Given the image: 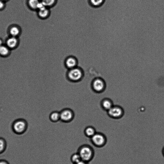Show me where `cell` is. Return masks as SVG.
<instances>
[{"label":"cell","instance_id":"15","mask_svg":"<svg viewBox=\"0 0 164 164\" xmlns=\"http://www.w3.org/2000/svg\"><path fill=\"white\" fill-rule=\"evenodd\" d=\"M40 2V0H28V6L32 10H37L38 6Z\"/></svg>","mask_w":164,"mask_h":164},{"label":"cell","instance_id":"19","mask_svg":"<svg viewBox=\"0 0 164 164\" xmlns=\"http://www.w3.org/2000/svg\"><path fill=\"white\" fill-rule=\"evenodd\" d=\"M71 160L73 164L77 163L82 160L81 157L78 153L73 154L71 157Z\"/></svg>","mask_w":164,"mask_h":164},{"label":"cell","instance_id":"3","mask_svg":"<svg viewBox=\"0 0 164 164\" xmlns=\"http://www.w3.org/2000/svg\"><path fill=\"white\" fill-rule=\"evenodd\" d=\"M27 128V123L25 120L19 119L16 120L12 125L14 132L17 134H22L26 131Z\"/></svg>","mask_w":164,"mask_h":164},{"label":"cell","instance_id":"6","mask_svg":"<svg viewBox=\"0 0 164 164\" xmlns=\"http://www.w3.org/2000/svg\"><path fill=\"white\" fill-rule=\"evenodd\" d=\"M109 116L112 118L119 119L121 118L124 114L123 109L120 107L113 106L107 111Z\"/></svg>","mask_w":164,"mask_h":164},{"label":"cell","instance_id":"21","mask_svg":"<svg viewBox=\"0 0 164 164\" xmlns=\"http://www.w3.org/2000/svg\"><path fill=\"white\" fill-rule=\"evenodd\" d=\"M5 7V2L0 0V10L3 9Z\"/></svg>","mask_w":164,"mask_h":164},{"label":"cell","instance_id":"20","mask_svg":"<svg viewBox=\"0 0 164 164\" xmlns=\"http://www.w3.org/2000/svg\"><path fill=\"white\" fill-rule=\"evenodd\" d=\"M6 146V142L3 139L0 138V153H3L5 150Z\"/></svg>","mask_w":164,"mask_h":164},{"label":"cell","instance_id":"25","mask_svg":"<svg viewBox=\"0 0 164 164\" xmlns=\"http://www.w3.org/2000/svg\"><path fill=\"white\" fill-rule=\"evenodd\" d=\"M162 155L164 157V147L163 148L162 150Z\"/></svg>","mask_w":164,"mask_h":164},{"label":"cell","instance_id":"8","mask_svg":"<svg viewBox=\"0 0 164 164\" xmlns=\"http://www.w3.org/2000/svg\"><path fill=\"white\" fill-rule=\"evenodd\" d=\"M64 64L68 70L77 67L78 61L76 57L72 56L67 57L65 59Z\"/></svg>","mask_w":164,"mask_h":164},{"label":"cell","instance_id":"18","mask_svg":"<svg viewBox=\"0 0 164 164\" xmlns=\"http://www.w3.org/2000/svg\"><path fill=\"white\" fill-rule=\"evenodd\" d=\"M104 0H90V4L92 7L98 8L103 4Z\"/></svg>","mask_w":164,"mask_h":164},{"label":"cell","instance_id":"17","mask_svg":"<svg viewBox=\"0 0 164 164\" xmlns=\"http://www.w3.org/2000/svg\"><path fill=\"white\" fill-rule=\"evenodd\" d=\"M49 118L53 122H57L60 120V112L55 111L52 112L50 115Z\"/></svg>","mask_w":164,"mask_h":164},{"label":"cell","instance_id":"5","mask_svg":"<svg viewBox=\"0 0 164 164\" xmlns=\"http://www.w3.org/2000/svg\"><path fill=\"white\" fill-rule=\"evenodd\" d=\"M92 89L97 93L103 92L105 89L106 85L105 81L100 78L95 79L92 83Z\"/></svg>","mask_w":164,"mask_h":164},{"label":"cell","instance_id":"16","mask_svg":"<svg viewBox=\"0 0 164 164\" xmlns=\"http://www.w3.org/2000/svg\"><path fill=\"white\" fill-rule=\"evenodd\" d=\"M41 2L46 7L49 8L56 5L57 0H41Z\"/></svg>","mask_w":164,"mask_h":164},{"label":"cell","instance_id":"22","mask_svg":"<svg viewBox=\"0 0 164 164\" xmlns=\"http://www.w3.org/2000/svg\"><path fill=\"white\" fill-rule=\"evenodd\" d=\"M75 164H88V162L82 160L78 163Z\"/></svg>","mask_w":164,"mask_h":164},{"label":"cell","instance_id":"12","mask_svg":"<svg viewBox=\"0 0 164 164\" xmlns=\"http://www.w3.org/2000/svg\"><path fill=\"white\" fill-rule=\"evenodd\" d=\"M20 28L17 26L11 27L9 30V33L11 36L17 37L21 33Z\"/></svg>","mask_w":164,"mask_h":164},{"label":"cell","instance_id":"24","mask_svg":"<svg viewBox=\"0 0 164 164\" xmlns=\"http://www.w3.org/2000/svg\"><path fill=\"white\" fill-rule=\"evenodd\" d=\"M3 45V40L0 38V46Z\"/></svg>","mask_w":164,"mask_h":164},{"label":"cell","instance_id":"2","mask_svg":"<svg viewBox=\"0 0 164 164\" xmlns=\"http://www.w3.org/2000/svg\"><path fill=\"white\" fill-rule=\"evenodd\" d=\"M83 77V71L79 67L68 70L67 71V77L71 81L74 82L80 81L82 78Z\"/></svg>","mask_w":164,"mask_h":164},{"label":"cell","instance_id":"9","mask_svg":"<svg viewBox=\"0 0 164 164\" xmlns=\"http://www.w3.org/2000/svg\"><path fill=\"white\" fill-rule=\"evenodd\" d=\"M37 15L41 19H46L49 17L51 14L50 8L46 7L37 10Z\"/></svg>","mask_w":164,"mask_h":164},{"label":"cell","instance_id":"26","mask_svg":"<svg viewBox=\"0 0 164 164\" xmlns=\"http://www.w3.org/2000/svg\"><path fill=\"white\" fill-rule=\"evenodd\" d=\"M2 1H3L4 2H5L8 1V0H2Z\"/></svg>","mask_w":164,"mask_h":164},{"label":"cell","instance_id":"11","mask_svg":"<svg viewBox=\"0 0 164 164\" xmlns=\"http://www.w3.org/2000/svg\"><path fill=\"white\" fill-rule=\"evenodd\" d=\"M101 105L104 110L107 111L113 106L112 100L108 98L104 99L101 103Z\"/></svg>","mask_w":164,"mask_h":164},{"label":"cell","instance_id":"7","mask_svg":"<svg viewBox=\"0 0 164 164\" xmlns=\"http://www.w3.org/2000/svg\"><path fill=\"white\" fill-rule=\"evenodd\" d=\"M60 120L64 122H69L72 120L74 117V113L72 111L69 109L62 110L60 112Z\"/></svg>","mask_w":164,"mask_h":164},{"label":"cell","instance_id":"1","mask_svg":"<svg viewBox=\"0 0 164 164\" xmlns=\"http://www.w3.org/2000/svg\"><path fill=\"white\" fill-rule=\"evenodd\" d=\"M78 153L82 160L87 162L92 160L94 155V150L92 147L87 145L80 147L78 149Z\"/></svg>","mask_w":164,"mask_h":164},{"label":"cell","instance_id":"4","mask_svg":"<svg viewBox=\"0 0 164 164\" xmlns=\"http://www.w3.org/2000/svg\"><path fill=\"white\" fill-rule=\"evenodd\" d=\"M91 138L92 144L97 147H102L107 142L106 136L101 133L96 132Z\"/></svg>","mask_w":164,"mask_h":164},{"label":"cell","instance_id":"14","mask_svg":"<svg viewBox=\"0 0 164 164\" xmlns=\"http://www.w3.org/2000/svg\"><path fill=\"white\" fill-rule=\"evenodd\" d=\"M96 132L95 129L92 127H88L84 130L85 136L90 138H91Z\"/></svg>","mask_w":164,"mask_h":164},{"label":"cell","instance_id":"23","mask_svg":"<svg viewBox=\"0 0 164 164\" xmlns=\"http://www.w3.org/2000/svg\"><path fill=\"white\" fill-rule=\"evenodd\" d=\"M0 164H9L8 162L4 160L0 161Z\"/></svg>","mask_w":164,"mask_h":164},{"label":"cell","instance_id":"10","mask_svg":"<svg viewBox=\"0 0 164 164\" xmlns=\"http://www.w3.org/2000/svg\"><path fill=\"white\" fill-rule=\"evenodd\" d=\"M19 40L17 37L10 36L7 40L6 45L10 49L16 48L18 46Z\"/></svg>","mask_w":164,"mask_h":164},{"label":"cell","instance_id":"13","mask_svg":"<svg viewBox=\"0 0 164 164\" xmlns=\"http://www.w3.org/2000/svg\"><path fill=\"white\" fill-rule=\"evenodd\" d=\"M10 53V49L6 45L0 46V56L5 57H7Z\"/></svg>","mask_w":164,"mask_h":164}]
</instances>
